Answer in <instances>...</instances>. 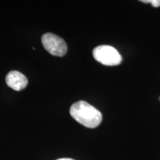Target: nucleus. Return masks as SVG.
Segmentation results:
<instances>
[{"mask_svg":"<svg viewBox=\"0 0 160 160\" xmlns=\"http://www.w3.org/2000/svg\"><path fill=\"white\" fill-rule=\"evenodd\" d=\"M70 113L76 121L89 128H97L102 119L101 112L85 101L73 104L70 109Z\"/></svg>","mask_w":160,"mask_h":160,"instance_id":"obj_1","label":"nucleus"},{"mask_svg":"<svg viewBox=\"0 0 160 160\" xmlns=\"http://www.w3.org/2000/svg\"><path fill=\"white\" fill-rule=\"evenodd\" d=\"M93 55L97 62L108 66L118 65L122 60L117 50L110 45H100L95 48Z\"/></svg>","mask_w":160,"mask_h":160,"instance_id":"obj_2","label":"nucleus"},{"mask_svg":"<svg viewBox=\"0 0 160 160\" xmlns=\"http://www.w3.org/2000/svg\"><path fill=\"white\" fill-rule=\"evenodd\" d=\"M42 42L46 51L56 57H63L67 53L68 47L65 40L57 35L45 33L42 37Z\"/></svg>","mask_w":160,"mask_h":160,"instance_id":"obj_3","label":"nucleus"},{"mask_svg":"<svg viewBox=\"0 0 160 160\" xmlns=\"http://www.w3.org/2000/svg\"><path fill=\"white\" fill-rule=\"evenodd\" d=\"M6 83L14 91H22L28 85V81L25 75L19 71H13L8 73L6 77Z\"/></svg>","mask_w":160,"mask_h":160,"instance_id":"obj_4","label":"nucleus"},{"mask_svg":"<svg viewBox=\"0 0 160 160\" xmlns=\"http://www.w3.org/2000/svg\"><path fill=\"white\" fill-rule=\"evenodd\" d=\"M143 3H151L154 8L160 7V0H142Z\"/></svg>","mask_w":160,"mask_h":160,"instance_id":"obj_5","label":"nucleus"},{"mask_svg":"<svg viewBox=\"0 0 160 160\" xmlns=\"http://www.w3.org/2000/svg\"><path fill=\"white\" fill-rule=\"evenodd\" d=\"M57 160H74V159H68V158H62V159H59Z\"/></svg>","mask_w":160,"mask_h":160,"instance_id":"obj_6","label":"nucleus"},{"mask_svg":"<svg viewBox=\"0 0 160 160\" xmlns=\"http://www.w3.org/2000/svg\"><path fill=\"white\" fill-rule=\"evenodd\" d=\"M159 99H160V98H159Z\"/></svg>","mask_w":160,"mask_h":160,"instance_id":"obj_7","label":"nucleus"}]
</instances>
